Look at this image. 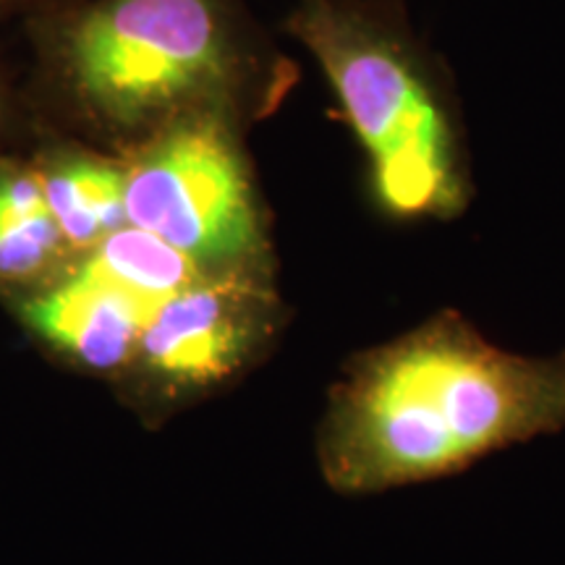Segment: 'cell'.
<instances>
[{
    "label": "cell",
    "instance_id": "cell-7",
    "mask_svg": "<svg viewBox=\"0 0 565 565\" xmlns=\"http://www.w3.org/2000/svg\"><path fill=\"white\" fill-rule=\"evenodd\" d=\"M38 166L51 215L76 254L103 244L126 223V168L116 154L53 134H34Z\"/></svg>",
    "mask_w": 565,
    "mask_h": 565
},
{
    "label": "cell",
    "instance_id": "cell-9",
    "mask_svg": "<svg viewBox=\"0 0 565 565\" xmlns=\"http://www.w3.org/2000/svg\"><path fill=\"white\" fill-rule=\"evenodd\" d=\"M84 254H89L92 263L103 267L110 278L154 303L166 301L168 296L204 275L171 244L134 225H124L121 231L110 233L103 244Z\"/></svg>",
    "mask_w": 565,
    "mask_h": 565
},
{
    "label": "cell",
    "instance_id": "cell-4",
    "mask_svg": "<svg viewBox=\"0 0 565 565\" xmlns=\"http://www.w3.org/2000/svg\"><path fill=\"white\" fill-rule=\"evenodd\" d=\"M121 160L126 223L154 233L202 273H275L249 131L225 118H189Z\"/></svg>",
    "mask_w": 565,
    "mask_h": 565
},
{
    "label": "cell",
    "instance_id": "cell-5",
    "mask_svg": "<svg viewBox=\"0 0 565 565\" xmlns=\"http://www.w3.org/2000/svg\"><path fill=\"white\" fill-rule=\"evenodd\" d=\"M280 315L273 275L204 273L158 303L137 359L168 383H221L265 349Z\"/></svg>",
    "mask_w": 565,
    "mask_h": 565
},
{
    "label": "cell",
    "instance_id": "cell-10",
    "mask_svg": "<svg viewBox=\"0 0 565 565\" xmlns=\"http://www.w3.org/2000/svg\"><path fill=\"white\" fill-rule=\"evenodd\" d=\"M32 141L34 129L21 100V87L0 61V160L11 152L30 150Z\"/></svg>",
    "mask_w": 565,
    "mask_h": 565
},
{
    "label": "cell",
    "instance_id": "cell-6",
    "mask_svg": "<svg viewBox=\"0 0 565 565\" xmlns=\"http://www.w3.org/2000/svg\"><path fill=\"white\" fill-rule=\"evenodd\" d=\"M158 303L110 278L79 254L66 270L19 299V315L63 356L97 372L137 359L141 333Z\"/></svg>",
    "mask_w": 565,
    "mask_h": 565
},
{
    "label": "cell",
    "instance_id": "cell-2",
    "mask_svg": "<svg viewBox=\"0 0 565 565\" xmlns=\"http://www.w3.org/2000/svg\"><path fill=\"white\" fill-rule=\"evenodd\" d=\"M561 429L565 351H505L463 315L437 312L353 359L330 398L320 456L338 490L383 492Z\"/></svg>",
    "mask_w": 565,
    "mask_h": 565
},
{
    "label": "cell",
    "instance_id": "cell-11",
    "mask_svg": "<svg viewBox=\"0 0 565 565\" xmlns=\"http://www.w3.org/2000/svg\"><path fill=\"white\" fill-rule=\"evenodd\" d=\"M68 3H74V0H0V21H19V24H24V21Z\"/></svg>",
    "mask_w": 565,
    "mask_h": 565
},
{
    "label": "cell",
    "instance_id": "cell-3",
    "mask_svg": "<svg viewBox=\"0 0 565 565\" xmlns=\"http://www.w3.org/2000/svg\"><path fill=\"white\" fill-rule=\"evenodd\" d=\"M282 30L320 66L393 221H456L475 196L463 103L404 0H294Z\"/></svg>",
    "mask_w": 565,
    "mask_h": 565
},
{
    "label": "cell",
    "instance_id": "cell-1",
    "mask_svg": "<svg viewBox=\"0 0 565 565\" xmlns=\"http://www.w3.org/2000/svg\"><path fill=\"white\" fill-rule=\"evenodd\" d=\"M21 30L34 134L116 158L189 118L252 134L301 79L249 0H74Z\"/></svg>",
    "mask_w": 565,
    "mask_h": 565
},
{
    "label": "cell",
    "instance_id": "cell-8",
    "mask_svg": "<svg viewBox=\"0 0 565 565\" xmlns=\"http://www.w3.org/2000/svg\"><path fill=\"white\" fill-rule=\"evenodd\" d=\"M79 257L55 223L30 150L0 160V286L32 288Z\"/></svg>",
    "mask_w": 565,
    "mask_h": 565
}]
</instances>
